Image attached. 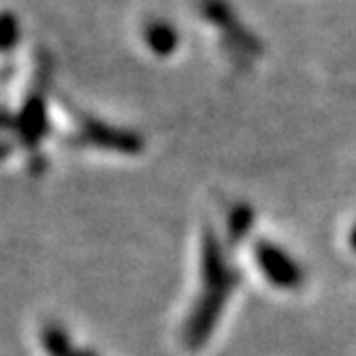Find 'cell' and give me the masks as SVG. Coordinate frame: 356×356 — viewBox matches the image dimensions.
<instances>
[{
    "label": "cell",
    "mask_w": 356,
    "mask_h": 356,
    "mask_svg": "<svg viewBox=\"0 0 356 356\" xmlns=\"http://www.w3.org/2000/svg\"><path fill=\"white\" fill-rule=\"evenodd\" d=\"M234 286L236 275L227 264L217 236L207 230L204 238H202V290L185 326L187 346L197 348L211 337Z\"/></svg>",
    "instance_id": "obj_1"
},
{
    "label": "cell",
    "mask_w": 356,
    "mask_h": 356,
    "mask_svg": "<svg viewBox=\"0 0 356 356\" xmlns=\"http://www.w3.org/2000/svg\"><path fill=\"white\" fill-rule=\"evenodd\" d=\"M202 13L211 24H215V29L225 37L227 45L234 47L236 52L245 56H256L260 52V41H256V37L243 29V24L238 26V19L225 0H202Z\"/></svg>",
    "instance_id": "obj_2"
},
{
    "label": "cell",
    "mask_w": 356,
    "mask_h": 356,
    "mask_svg": "<svg viewBox=\"0 0 356 356\" xmlns=\"http://www.w3.org/2000/svg\"><path fill=\"white\" fill-rule=\"evenodd\" d=\"M253 256H256V262L260 264L262 273L273 286L286 290L300 286L302 270L282 247H277L268 241H260L253 247Z\"/></svg>",
    "instance_id": "obj_3"
},
{
    "label": "cell",
    "mask_w": 356,
    "mask_h": 356,
    "mask_svg": "<svg viewBox=\"0 0 356 356\" xmlns=\"http://www.w3.org/2000/svg\"><path fill=\"white\" fill-rule=\"evenodd\" d=\"M80 134H82L84 142L95 144L99 148L127 152V155H134V152L142 150V138L138 134L127 131V129H116V127L95 120V118L84 116L80 120Z\"/></svg>",
    "instance_id": "obj_4"
},
{
    "label": "cell",
    "mask_w": 356,
    "mask_h": 356,
    "mask_svg": "<svg viewBox=\"0 0 356 356\" xmlns=\"http://www.w3.org/2000/svg\"><path fill=\"white\" fill-rule=\"evenodd\" d=\"M144 41H146V47L150 49V52L155 56H159V58L172 56L178 49V43H181L176 29L172 26V24L163 22V19H155V22L146 24Z\"/></svg>",
    "instance_id": "obj_5"
},
{
    "label": "cell",
    "mask_w": 356,
    "mask_h": 356,
    "mask_svg": "<svg viewBox=\"0 0 356 356\" xmlns=\"http://www.w3.org/2000/svg\"><path fill=\"white\" fill-rule=\"evenodd\" d=\"M19 134L22 138L37 144L47 134V112L39 97H31L19 112Z\"/></svg>",
    "instance_id": "obj_6"
},
{
    "label": "cell",
    "mask_w": 356,
    "mask_h": 356,
    "mask_svg": "<svg viewBox=\"0 0 356 356\" xmlns=\"http://www.w3.org/2000/svg\"><path fill=\"white\" fill-rule=\"evenodd\" d=\"M43 346L49 356H80V352L73 350L65 330H60L58 326H47L43 330Z\"/></svg>",
    "instance_id": "obj_7"
},
{
    "label": "cell",
    "mask_w": 356,
    "mask_h": 356,
    "mask_svg": "<svg viewBox=\"0 0 356 356\" xmlns=\"http://www.w3.org/2000/svg\"><path fill=\"white\" fill-rule=\"evenodd\" d=\"M253 221V215L247 207H236L230 215V223H227V227H230V236L232 241H238L247 234L249 225Z\"/></svg>",
    "instance_id": "obj_8"
},
{
    "label": "cell",
    "mask_w": 356,
    "mask_h": 356,
    "mask_svg": "<svg viewBox=\"0 0 356 356\" xmlns=\"http://www.w3.org/2000/svg\"><path fill=\"white\" fill-rule=\"evenodd\" d=\"M3 49L5 52H9V49L17 43L19 39V24L15 22V17L11 13H5L3 17Z\"/></svg>",
    "instance_id": "obj_9"
},
{
    "label": "cell",
    "mask_w": 356,
    "mask_h": 356,
    "mask_svg": "<svg viewBox=\"0 0 356 356\" xmlns=\"http://www.w3.org/2000/svg\"><path fill=\"white\" fill-rule=\"evenodd\" d=\"M350 245H352L354 251H356V225H354V230H352V234H350Z\"/></svg>",
    "instance_id": "obj_10"
},
{
    "label": "cell",
    "mask_w": 356,
    "mask_h": 356,
    "mask_svg": "<svg viewBox=\"0 0 356 356\" xmlns=\"http://www.w3.org/2000/svg\"><path fill=\"white\" fill-rule=\"evenodd\" d=\"M80 356H95L92 352H80Z\"/></svg>",
    "instance_id": "obj_11"
}]
</instances>
